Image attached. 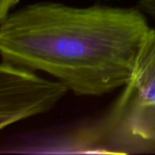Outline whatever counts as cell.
I'll use <instances>...</instances> for the list:
<instances>
[{
    "label": "cell",
    "mask_w": 155,
    "mask_h": 155,
    "mask_svg": "<svg viewBox=\"0 0 155 155\" xmlns=\"http://www.w3.org/2000/svg\"><path fill=\"white\" fill-rule=\"evenodd\" d=\"M139 8L155 20V0H140Z\"/></svg>",
    "instance_id": "4"
},
{
    "label": "cell",
    "mask_w": 155,
    "mask_h": 155,
    "mask_svg": "<svg viewBox=\"0 0 155 155\" xmlns=\"http://www.w3.org/2000/svg\"><path fill=\"white\" fill-rule=\"evenodd\" d=\"M68 91L59 80L44 79L24 66L3 61L0 65V129L45 113Z\"/></svg>",
    "instance_id": "2"
},
{
    "label": "cell",
    "mask_w": 155,
    "mask_h": 155,
    "mask_svg": "<svg viewBox=\"0 0 155 155\" xmlns=\"http://www.w3.org/2000/svg\"><path fill=\"white\" fill-rule=\"evenodd\" d=\"M140 104L155 107V30L151 29L140 51L130 82L123 92Z\"/></svg>",
    "instance_id": "3"
},
{
    "label": "cell",
    "mask_w": 155,
    "mask_h": 155,
    "mask_svg": "<svg viewBox=\"0 0 155 155\" xmlns=\"http://www.w3.org/2000/svg\"><path fill=\"white\" fill-rule=\"evenodd\" d=\"M4 61L46 72L77 95L125 86L151 28L140 10L37 3L0 22Z\"/></svg>",
    "instance_id": "1"
},
{
    "label": "cell",
    "mask_w": 155,
    "mask_h": 155,
    "mask_svg": "<svg viewBox=\"0 0 155 155\" xmlns=\"http://www.w3.org/2000/svg\"><path fill=\"white\" fill-rule=\"evenodd\" d=\"M18 2L19 0H0V22L8 15L9 10Z\"/></svg>",
    "instance_id": "5"
}]
</instances>
